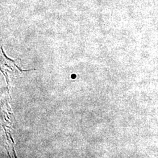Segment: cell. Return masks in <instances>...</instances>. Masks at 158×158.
<instances>
[{
	"label": "cell",
	"mask_w": 158,
	"mask_h": 158,
	"mask_svg": "<svg viewBox=\"0 0 158 158\" xmlns=\"http://www.w3.org/2000/svg\"><path fill=\"white\" fill-rule=\"evenodd\" d=\"M1 72L2 73V74L4 75V76H5V77H6V84H7V86H6V89H7V92H8V95L10 96V98L12 99V97H11V95L10 94V91H9V89H8V77H7V76H8V74H7V72H6V74L4 73V72H3V70L1 69Z\"/></svg>",
	"instance_id": "cell-1"
},
{
	"label": "cell",
	"mask_w": 158,
	"mask_h": 158,
	"mask_svg": "<svg viewBox=\"0 0 158 158\" xmlns=\"http://www.w3.org/2000/svg\"><path fill=\"white\" fill-rule=\"evenodd\" d=\"M1 51L2 52V53H3V55H4V56L6 57V59H7V60H10V61H11L13 63H15V60H12L11 59H10V58H9V57H8L6 56V54H5V53L4 52V51H3V49H2V46H1Z\"/></svg>",
	"instance_id": "cell-2"
},
{
	"label": "cell",
	"mask_w": 158,
	"mask_h": 158,
	"mask_svg": "<svg viewBox=\"0 0 158 158\" xmlns=\"http://www.w3.org/2000/svg\"><path fill=\"white\" fill-rule=\"evenodd\" d=\"M14 66H15V67H17V68L18 69V70H19L20 72H28V71H31V70H36L35 69H29V70H22L19 67H18L15 63H14Z\"/></svg>",
	"instance_id": "cell-3"
},
{
	"label": "cell",
	"mask_w": 158,
	"mask_h": 158,
	"mask_svg": "<svg viewBox=\"0 0 158 158\" xmlns=\"http://www.w3.org/2000/svg\"><path fill=\"white\" fill-rule=\"evenodd\" d=\"M2 127L4 128V129L5 130V133H6V138H7V140L9 141V142H10V139H9V137H8V136L7 135V131H6V128H5V127H4V125H2Z\"/></svg>",
	"instance_id": "cell-4"
},
{
	"label": "cell",
	"mask_w": 158,
	"mask_h": 158,
	"mask_svg": "<svg viewBox=\"0 0 158 158\" xmlns=\"http://www.w3.org/2000/svg\"><path fill=\"white\" fill-rule=\"evenodd\" d=\"M12 151H13V153H14V158H17V155H16V153H15L14 147H12Z\"/></svg>",
	"instance_id": "cell-5"
},
{
	"label": "cell",
	"mask_w": 158,
	"mask_h": 158,
	"mask_svg": "<svg viewBox=\"0 0 158 158\" xmlns=\"http://www.w3.org/2000/svg\"><path fill=\"white\" fill-rule=\"evenodd\" d=\"M9 135H10V138H11V139L12 142V143L14 144V139H13V138H12V135H11V134H10V133H9Z\"/></svg>",
	"instance_id": "cell-6"
},
{
	"label": "cell",
	"mask_w": 158,
	"mask_h": 158,
	"mask_svg": "<svg viewBox=\"0 0 158 158\" xmlns=\"http://www.w3.org/2000/svg\"><path fill=\"white\" fill-rule=\"evenodd\" d=\"M4 119H5V121H6V122H7V123H10V124L11 125V126H12V123H10V121H8V120H7V119H6V116H4Z\"/></svg>",
	"instance_id": "cell-7"
},
{
	"label": "cell",
	"mask_w": 158,
	"mask_h": 158,
	"mask_svg": "<svg viewBox=\"0 0 158 158\" xmlns=\"http://www.w3.org/2000/svg\"><path fill=\"white\" fill-rule=\"evenodd\" d=\"M5 148H6V151H7V153H8V155L9 158H11V156H10V153H9V151H8V150L7 149V148H6V147H5Z\"/></svg>",
	"instance_id": "cell-8"
},
{
	"label": "cell",
	"mask_w": 158,
	"mask_h": 158,
	"mask_svg": "<svg viewBox=\"0 0 158 158\" xmlns=\"http://www.w3.org/2000/svg\"><path fill=\"white\" fill-rule=\"evenodd\" d=\"M6 107H7L8 108H9V109H10V110H11V108L10 107V106H8V102H6Z\"/></svg>",
	"instance_id": "cell-9"
},
{
	"label": "cell",
	"mask_w": 158,
	"mask_h": 158,
	"mask_svg": "<svg viewBox=\"0 0 158 158\" xmlns=\"http://www.w3.org/2000/svg\"><path fill=\"white\" fill-rule=\"evenodd\" d=\"M5 65H6V66H7V67H8V68H10V69H11V70H13V69H12V68H11V67H10V66H8V64H6V63H5Z\"/></svg>",
	"instance_id": "cell-10"
}]
</instances>
